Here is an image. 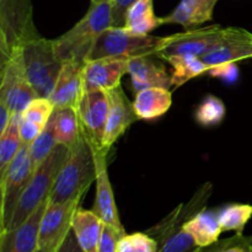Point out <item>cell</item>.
Returning <instances> with one entry per match:
<instances>
[{
    "label": "cell",
    "instance_id": "obj_10",
    "mask_svg": "<svg viewBox=\"0 0 252 252\" xmlns=\"http://www.w3.org/2000/svg\"><path fill=\"white\" fill-rule=\"evenodd\" d=\"M229 31L230 27L223 29L219 25H214L166 36L164 47L158 57L162 59L170 56H194L201 58L223 42L228 37Z\"/></svg>",
    "mask_w": 252,
    "mask_h": 252
},
{
    "label": "cell",
    "instance_id": "obj_29",
    "mask_svg": "<svg viewBox=\"0 0 252 252\" xmlns=\"http://www.w3.org/2000/svg\"><path fill=\"white\" fill-rule=\"evenodd\" d=\"M252 217L251 204L234 203L220 208V225L223 231H235L241 234Z\"/></svg>",
    "mask_w": 252,
    "mask_h": 252
},
{
    "label": "cell",
    "instance_id": "obj_1",
    "mask_svg": "<svg viewBox=\"0 0 252 252\" xmlns=\"http://www.w3.org/2000/svg\"><path fill=\"white\" fill-rule=\"evenodd\" d=\"M102 150L94 147L88 138L81 134L62 165L49 194L51 203L81 201L89 187L96 181L98 169V154Z\"/></svg>",
    "mask_w": 252,
    "mask_h": 252
},
{
    "label": "cell",
    "instance_id": "obj_38",
    "mask_svg": "<svg viewBox=\"0 0 252 252\" xmlns=\"http://www.w3.org/2000/svg\"><path fill=\"white\" fill-rule=\"evenodd\" d=\"M56 252H85V251H84L83 249H81V246L79 245L73 230H70L68 235H66V238L64 239L63 243L61 244V246L57 249Z\"/></svg>",
    "mask_w": 252,
    "mask_h": 252
},
{
    "label": "cell",
    "instance_id": "obj_19",
    "mask_svg": "<svg viewBox=\"0 0 252 252\" xmlns=\"http://www.w3.org/2000/svg\"><path fill=\"white\" fill-rule=\"evenodd\" d=\"M158 56H143L129 59V71L132 90L135 94L148 88L172 86L171 75L164 64L158 61Z\"/></svg>",
    "mask_w": 252,
    "mask_h": 252
},
{
    "label": "cell",
    "instance_id": "obj_41",
    "mask_svg": "<svg viewBox=\"0 0 252 252\" xmlns=\"http://www.w3.org/2000/svg\"><path fill=\"white\" fill-rule=\"evenodd\" d=\"M91 2H95V1H103V0H90Z\"/></svg>",
    "mask_w": 252,
    "mask_h": 252
},
{
    "label": "cell",
    "instance_id": "obj_11",
    "mask_svg": "<svg viewBox=\"0 0 252 252\" xmlns=\"http://www.w3.org/2000/svg\"><path fill=\"white\" fill-rule=\"evenodd\" d=\"M81 201H68L64 203L48 202L41 225H39L38 248L46 252H56L71 230V221Z\"/></svg>",
    "mask_w": 252,
    "mask_h": 252
},
{
    "label": "cell",
    "instance_id": "obj_20",
    "mask_svg": "<svg viewBox=\"0 0 252 252\" xmlns=\"http://www.w3.org/2000/svg\"><path fill=\"white\" fill-rule=\"evenodd\" d=\"M217 2L218 0H181L169 15L161 17L162 24H177L191 30L213 19Z\"/></svg>",
    "mask_w": 252,
    "mask_h": 252
},
{
    "label": "cell",
    "instance_id": "obj_30",
    "mask_svg": "<svg viewBox=\"0 0 252 252\" xmlns=\"http://www.w3.org/2000/svg\"><path fill=\"white\" fill-rule=\"evenodd\" d=\"M57 144L58 143H57L56 135H54L53 125H52V121L49 120V122L44 127L43 132L30 145V157H31L33 171H36L43 164L44 160L51 155Z\"/></svg>",
    "mask_w": 252,
    "mask_h": 252
},
{
    "label": "cell",
    "instance_id": "obj_23",
    "mask_svg": "<svg viewBox=\"0 0 252 252\" xmlns=\"http://www.w3.org/2000/svg\"><path fill=\"white\" fill-rule=\"evenodd\" d=\"M172 103L171 91L166 88H148L135 94L133 107L139 120H155L164 116Z\"/></svg>",
    "mask_w": 252,
    "mask_h": 252
},
{
    "label": "cell",
    "instance_id": "obj_36",
    "mask_svg": "<svg viewBox=\"0 0 252 252\" xmlns=\"http://www.w3.org/2000/svg\"><path fill=\"white\" fill-rule=\"evenodd\" d=\"M43 129L44 127H42V126L31 122V121L24 120V118L21 117L19 130H20V137H21L22 144L29 145L30 147V145L37 139V137L43 132Z\"/></svg>",
    "mask_w": 252,
    "mask_h": 252
},
{
    "label": "cell",
    "instance_id": "obj_7",
    "mask_svg": "<svg viewBox=\"0 0 252 252\" xmlns=\"http://www.w3.org/2000/svg\"><path fill=\"white\" fill-rule=\"evenodd\" d=\"M27 75L39 97H49L63 68L54 49L53 39L38 37L24 47Z\"/></svg>",
    "mask_w": 252,
    "mask_h": 252
},
{
    "label": "cell",
    "instance_id": "obj_12",
    "mask_svg": "<svg viewBox=\"0 0 252 252\" xmlns=\"http://www.w3.org/2000/svg\"><path fill=\"white\" fill-rule=\"evenodd\" d=\"M108 110V94L103 90L86 91L76 108L84 135L94 147L100 150H102Z\"/></svg>",
    "mask_w": 252,
    "mask_h": 252
},
{
    "label": "cell",
    "instance_id": "obj_13",
    "mask_svg": "<svg viewBox=\"0 0 252 252\" xmlns=\"http://www.w3.org/2000/svg\"><path fill=\"white\" fill-rule=\"evenodd\" d=\"M129 71V59L105 58L90 59L84 63V89L86 91H110L121 85L123 76Z\"/></svg>",
    "mask_w": 252,
    "mask_h": 252
},
{
    "label": "cell",
    "instance_id": "obj_27",
    "mask_svg": "<svg viewBox=\"0 0 252 252\" xmlns=\"http://www.w3.org/2000/svg\"><path fill=\"white\" fill-rule=\"evenodd\" d=\"M20 121H21V113L14 115L9 127L0 135V180L5 176L7 169L22 147L19 130Z\"/></svg>",
    "mask_w": 252,
    "mask_h": 252
},
{
    "label": "cell",
    "instance_id": "obj_9",
    "mask_svg": "<svg viewBox=\"0 0 252 252\" xmlns=\"http://www.w3.org/2000/svg\"><path fill=\"white\" fill-rule=\"evenodd\" d=\"M33 172L31 157H30V147L22 144L21 149L7 169L5 176L0 180V193H1L0 233H4L9 228L15 208Z\"/></svg>",
    "mask_w": 252,
    "mask_h": 252
},
{
    "label": "cell",
    "instance_id": "obj_25",
    "mask_svg": "<svg viewBox=\"0 0 252 252\" xmlns=\"http://www.w3.org/2000/svg\"><path fill=\"white\" fill-rule=\"evenodd\" d=\"M161 25V17L154 14V0H138L126 14L125 27L135 33L149 34Z\"/></svg>",
    "mask_w": 252,
    "mask_h": 252
},
{
    "label": "cell",
    "instance_id": "obj_18",
    "mask_svg": "<svg viewBox=\"0 0 252 252\" xmlns=\"http://www.w3.org/2000/svg\"><path fill=\"white\" fill-rule=\"evenodd\" d=\"M252 58V33L239 27H230L228 37L201 57L208 66Z\"/></svg>",
    "mask_w": 252,
    "mask_h": 252
},
{
    "label": "cell",
    "instance_id": "obj_15",
    "mask_svg": "<svg viewBox=\"0 0 252 252\" xmlns=\"http://www.w3.org/2000/svg\"><path fill=\"white\" fill-rule=\"evenodd\" d=\"M84 63L65 62L57 79L56 86L49 100L56 110L61 108H78L81 97L85 94L83 76Z\"/></svg>",
    "mask_w": 252,
    "mask_h": 252
},
{
    "label": "cell",
    "instance_id": "obj_26",
    "mask_svg": "<svg viewBox=\"0 0 252 252\" xmlns=\"http://www.w3.org/2000/svg\"><path fill=\"white\" fill-rule=\"evenodd\" d=\"M164 59L172 68L171 81L174 88H180L191 79L207 73L211 68L199 57L194 56H170Z\"/></svg>",
    "mask_w": 252,
    "mask_h": 252
},
{
    "label": "cell",
    "instance_id": "obj_28",
    "mask_svg": "<svg viewBox=\"0 0 252 252\" xmlns=\"http://www.w3.org/2000/svg\"><path fill=\"white\" fill-rule=\"evenodd\" d=\"M226 108L223 101L214 95H207L197 106L194 120L202 127H216L224 121Z\"/></svg>",
    "mask_w": 252,
    "mask_h": 252
},
{
    "label": "cell",
    "instance_id": "obj_24",
    "mask_svg": "<svg viewBox=\"0 0 252 252\" xmlns=\"http://www.w3.org/2000/svg\"><path fill=\"white\" fill-rule=\"evenodd\" d=\"M51 121L53 125L57 143L69 148V149L74 147L83 134L78 111L75 108L54 110Z\"/></svg>",
    "mask_w": 252,
    "mask_h": 252
},
{
    "label": "cell",
    "instance_id": "obj_2",
    "mask_svg": "<svg viewBox=\"0 0 252 252\" xmlns=\"http://www.w3.org/2000/svg\"><path fill=\"white\" fill-rule=\"evenodd\" d=\"M113 27L112 0L91 2L88 12L69 31L53 39L57 56L63 63H85L101 33Z\"/></svg>",
    "mask_w": 252,
    "mask_h": 252
},
{
    "label": "cell",
    "instance_id": "obj_6",
    "mask_svg": "<svg viewBox=\"0 0 252 252\" xmlns=\"http://www.w3.org/2000/svg\"><path fill=\"white\" fill-rule=\"evenodd\" d=\"M165 41L166 37L135 33L126 27H111L98 37L88 61L105 57L133 59L143 56H158Z\"/></svg>",
    "mask_w": 252,
    "mask_h": 252
},
{
    "label": "cell",
    "instance_id": "obj_22",
    "mask_svg": "<svg viewBox=\"0 0 252 252\" xmlns=\"http://www.w3.org/2000/svg\"><path fill=\"white\" fill-rule=\"evenodd\" d=\"M103 221L91 209L79 207L71 221V230L79 245L85 252H97L98 243L103 230Z\"/></svg>",
    "mask_w": 252,
    "mask_h": 252
},
{
    "label": "cell",
    "instance_id": "obj_16",
    "mask_svg": "<svg viewBox=\"0 0 252 252\" xmlns=\"http://www.w3.org/2000/svg\"><path fill=\"white\" fill-rule=\"evenodd\" d=\"M93 211L97 214L98 218L103 224L110 225L118 230L120 233L126 234L125 228L120 219L117 206H116L113 189L111 186L110 177L107 171V153L101 152L98 154V169L96 177V194L94 202Z\"/></svg>",
    "mask_w": 252,
    "mask_h": 252
},
{
    "label": "cell",
    "instance_id": "obj_14",
    "mask_svg": "<svg viewBox=\"0 0 252 252\" xmlns=\"http://www.w3.org/2000/svg\"><path fill=\"white\" fill-rule=\"evenodd\" d=\"M107 94L110 100V110H108L105 134H103L102 150L108 154L111 147L139 118L133 107V102L128 100L121 85L107 91Z\"/></svg>",
    "mask_w": 252,
    "mask_h": 252
},
{
    "label": "cell",
    "instance_id": "obj_3",
    "mask_svg": "<svg viewBox=\"0 0 252 252\" xmlns=\"http://www.w3.org/2000/svg\"><path fill=\"white\" fill-rule=\"evenodd\" d=\"M212 189L209 182L204 184L187 203L179 204L161 221L147 231V234L157 240V252H198L199 248L193 238L185 230L184 225L198 212L207 208Z\"/></svg>",
    "mask_w": 252,
    "mask_h": 252
},
{
    "label": "cell",
    "instance_id": "obj_32",
    "mask_svg": "<svg viewBox=\"0 0 252 252\" xmlns=\"http://www.w3.org/2000/svg\"><path fill=\"white\" fill-rule=\"evenodd\" d=\"M158 243L147 233L126 234L118 244L117 252H157Z\"/></svg>",
    "mask_w": 252,
    "mask_h": 252
},
{
    "label": "cell",
    "instance_id": "obj_33",
    "mask_svg": "<svg viewBox=\"0 0 252 252\" xmlns=\"http://www.w3.org/2000/svg\"><path fill=\"white\" fill-rule=\"evenodd\" d=\"M198 252H252V236L236 233L231 238L218 240L207 248H199Z\"/></svg>",
    "mask_w": 252,
    "mask_h": 252
},
{
    "label": "cell",
    "instance_id": "obj_21",
    "mask_svg": "<svg viewBox=\"0 0 252 252\" xmlns=\"http://www.w3.org/2000/svg\"><path fill=\"white\" fill-rule=\"evenodd\" d=\"M219 216L220 208H204L185 223V230L193 238L198 248H207L219 240L223 233Z\"/></svg>",
    "mask_w": 252,
    "mask_h": 252
},
{
    "label": "cell",
    "instance_id": "obj_34",
    "mask_svg": "<svg viewBox=\"0 0 252 252\" xmlns=\"http://www.w3.org/2000/svg\"><path fill=\"white\" fill-rule=\"evenodd\" d=\"M207 73L212 78L220 79V80H223L225 84H229V85L236 83L239 79V75H240V71H239V68L235 62L211 66Z\"/></svg>",
    "mask_w": 252,
    "mask_h": 252
},
{
    "label": "cell",
    "instance_id": "obj_35",
    "mask_svg": "<svg viewBox=\"0 0 252 252\" xmlns=\"http://www.w3.org/2000/svg\"><path fill=\"white\" fill-rule=\"evenodd\" d=\"M126 234L120 233L115 228L105 224L102 234H101L100 243H98L97 252H117L120 240Z\"/></svg>",
    "mask_w": 252,
    "mask_h": 252
},
{
    "label": "cell",
    "instance_id": "obj_4",
    "mask_svg": "<svg viewBox=\"0 0 252 252\" xmlns=\"http://www.w3.org/2000/svg\"><path fill=\"white\" fill-rule=\"evenodd\" d=\"M68 155L69 148L62 144H57L51 155L33 172L26 189L22 193L21 198L15 208L7 230H11V229L21 225L44 201L49 198L57 175Z\"/></svg>",
    "mask_w": 252,
    "mask_h": 252
},
{
    "label": "cell",
    "instance_id": "obj_39",
    "mask_svg": "<svg viewBox=\"0 0 252 252\" xmlns=\"http://www.w3.org/2000/svg\"><path fill=\"white\" fill-rule=\"evenodd\" d=\"M12 117H14L12 111L7 107L6 103L0 101V135H1L2 133L6 130V128L9 127Z\"/></svg>",
    "mask_w": 252,
    "mask_h": 252
},
{
    "label": "cell",
    "instance_id": "obj_8",
    "mask_svg": "<svg viewBox=\"0 0 252 252\" xmlns=\"http://www.w3.org/2000/svg\"><path fill=\"white\" fill-rule=\"evenodd\" d=\"M39 97L30 81L24 59V49L15 51L0 62V101L14 115L22 113L32 100Z\"/></svg>",
    "mask_w": 252,
    "mask_h": 252
},
{
    "label": "cell",
    "instance_id": "obj_37",
    "mask_svg": "<svg viewBox=\"0 0 252 252\" xmlns=\"http://www.w3.org/2000/svg\"><path fill=\"white\" fill-rule=\"evenodd\" d=\"M138 0H112L113 27H125L127 10Z\"/></svg>",
    "mask_w": 252,
    "mask_h": 252
},
{
    "label": "cell",
    "instance_id": "obj_40",
    "mask_svg": "<svg viewBox=\"0 0 252 252\" xmlns=\"http://www.w3.org/2000/svg\"><path fill=\"white\" fill-rule=\"evenodd\" d=\"M36 252H46V251H43V250H41V249H37V250H36Z\"/></svg>",
    "mask_w": 252,
    "mask_h": 252
},
{
    "label": "cell",
    "instance_id": "obj_17",
    "mask_svg": "<svg viewBox=\"0 0 252 252\" xmlns=\"http://www.w3.org/2000/svg\"><path fill=\"white\" fill-rule=\"evenodd\" d=\"M48 202L49 198L20 226L0 233V252H36L38 249L39 225Z\"/></svg>",
    "mask_w": 252,
    "mask_h": 252
},
{
    "label": "cell",
    "instance_id": "obj_5",
    "mask_svg": "<svg viewBox=\"0 0 252 252\" xmlns=\"http://www.w3.org/2000/svg\"><path fill=\"white\" fill-rule=\"evenodd\" d=\"M38 37L32 0H0V62Z\"/></svg>",
    "mask_w": 252,
    "mask_h": 252
},
{
    "label": "cell",
    "instance_id": "obj_31",
    "mask_svg": "<svg viewBox=\"0 0 252 252\" xmlns=\"http://www.w3.org/2000/svg\"><path fill=\"white\" fill-rule=\"evenodd\" d=\"M54 105L49 97H36L30 102L21 113V117L24 120L31 121V122L37 123V125L46 127L47 123L51 120L52 115L54 112Z\"/></svg>",
    "mask_w": 252,
    "mask_h": 252
}]
</instances>
